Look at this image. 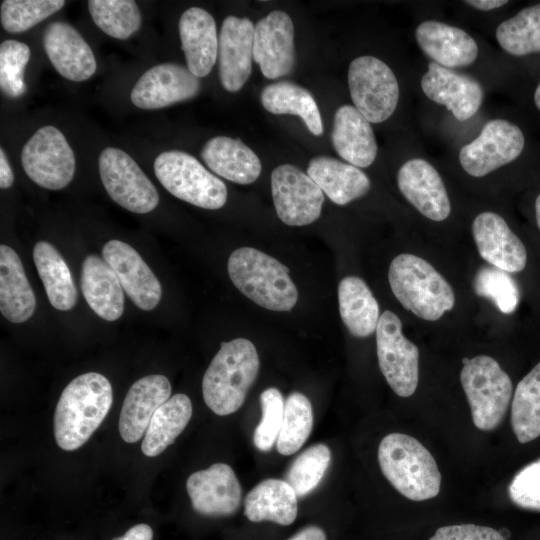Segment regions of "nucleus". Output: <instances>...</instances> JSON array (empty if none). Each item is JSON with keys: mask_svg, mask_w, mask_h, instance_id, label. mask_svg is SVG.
Returning a JSON list of instances; mask_svg holds the SVG:
<instances>
[{"mask_svg": "<svg viewBox=\"0 0 540 540\" xmlns=\"http://www.w3.org/2000/svg\"><path fill=\"white\" fill-rule=\"evenodd\" d=\"M186 489L193 509L204 516H229L240 506L242 489L233 469L224 463L192 473Z\"/></svg>", "mask_w": 540, "mask_h": 540, "instance_id": "obj_16", "label": "nucleus"}, {"mask_svg": "<svg viewBox=\"0 0 540 540\" xmlns=\"http://www.w3.org/2000/svg\"><path fill=\"white\" fill-rule=\"evenodd\" d=\"M65 5L63 0H5L1 3V25L9 33L24 32Z\"/></svg>", "mask_w": 540, "mask_h": 540, "instance_id": "obj_42", "label": "nucleus"}, {"mask_svg": "<svg viewBox=\"0 0 540 540\" xmlns=\"http://www.w3.org/2000/svg\"><path fill=\"white\" fill-rule=\"evenodd\" d=\"M43 47L56 71L68 80L85 81L96 72L97 63L92 49L67 22L48 24L43 34Z\"/></svg>", "mask_w": 540, "mask_h": 540, "instance_id": "obj_22", "label": "nucleus"}, {"mask_svg": "<svg viewBox=\"0 0 540 540\" xmlns=\"http://www.w3.org/2000/svg\"><path fill=\"white\" fill-rule=\"evenodd\" d=\"M201 83L187 67L165 62L148 69L131 90L132 103L141 109L155 110L194 98Z\"/></svg>", "mask_w": 540, "mask_h": 540, "instance_id": "obj_14", "label": "nucleus"}, {"mask_svg": "<svg viewBox=\"0 0 540 540\" xmlns=\"http://www.w3.org/2000/svg\"><path fill=\"white\" fill-rule=\"evenodd\" d=\"M228 274L236 288L259 306L290 311L298 290L289 269L272 256L252 247L234 250L228 259Z\"/></svg>", "mask_w": 540, "mask_h": 540, "instance_id": "obj_4", "label": "nucleus"}, {"mask_svg": "<svg viewBox=\"0 0 540 540\" xmlns=\"http://www.w3.org/2000/svg\"><path fill=\"white\" fill-rule=\"evenodd\" d=\"M201 157L214 173L238 184L253 183L262 169L260 159L247 145L227 136L208 140Z\"/></svg>", "mask_w": 540, "mask_h": 540, "instance_id": "obj_28", "label": "nucleus"}, {"mask_svg": "<svg viewBox=\"0 0 540 540\" xmlns=\"http://www.w3.org/2000/svg\"><path fill=\"white\" fill-rule=\"evenodd\" d=\"M332 144L338 155L356 167L370 166L377 156V143L370 122L351 105L334 115Z\"/></svg>", "mask_w": 540, "mask_h": 540, "instance_id": "obj_26", "label": "nucleus"}, {"mask_svg": "<svg viewBox=\"0 0 540 540\" xmlns=\"http://www.w3.org/2000/svg\"><path fill=\"white\" fill-rule=\"evenodd\" d=\"M535 216H536L537 225L540 229V194L538 195L535 201Z\"/></svg>", "mask_w": 540, "mask_h": 540, "instance_id": "obj_51", "label": "nucleus"}, {"mask_svg": "<svg viewBox=\"0 0 540 540\" xmlns=\"http://www.w3.org/2000/svg\"><path fill=\"white\" fill-rule=\"evenodd\" d=\"M113 401L109 380L88 372L74 378L62 391L54 413V436L65 451L84 445L108 414Z\"/></svg>", "mask_w": 540, "mask_h": 540, "instance_id": "obj_1", "label": "nucleus"}, {"mask_svg": "<svg viewBox=\"0 0 540 540\" xmlns=\"http://www.w3.org/2000/svg\"><path fill=\"white\" fill-rule=\"evenodd\" d=\"M388 279L402 306L421 319L438 320L454 306L450 284L430 263L416 255L396 256L389 266Z\"/></svg>", "mask_w": 540, "mask_h": 540, "instance_id": "obj_5", "label": "nucleus"}, {"mask_svg": "<svg viewBox=\"0 0 540 540\" xmlns=\"http://www.w3.org/2000/svg\"><path fill=\"white\" fill-rule=\"evenodd\" d=\"M262 418L253 434L257 449L269 451L279 435L284 415V399L274 387L265 389L260 395Z\"/></svg>", "mask_w": 540, "mask_h": 540, "instance_id": "obj_44", "label": "nucleus"}, {"mask_svg": "<svg viewBox=\"0 0 540 540\" xmlns=\"http://www.w3.org/2000/svg\"><path fill=\"white\" fill-rule=\"evenodd\" d=\"M154 172L167 191L192 205L216 210L227 201L225 183L184 151L160 153L154 161Z\"/></svg>", "mask_w": 540, "mask_h": 540, "instance_id": "obj_7", "label": "nucleus"}, {"mask_svg": "<svg viewBox=\"0 0 540 540\" xmlns=\"http://www.w3.org/2000/svg\"><path fill=\"white\" fill-rule=\"evenodd\" d=\"M259 366L257 350L248 339L222 342L203 376L206 405L220 416L236 412L243 405Z\"/></svg>", "mask_w": 540, "mask_h": 540, "instance_id": "obj_2", "label": "nucleus"}, {"mask_svg": "<svg viewBox=\"0 0 540 540\" xmlns=\"http://www.w3.org/2000/svg\"><path fill=\"white\" fill-rule=\"evenodd\" d=\"M377 357L380 370L391 389L401 397L411 396L418 385L419 350L402 333V323L386 310L376 328Z\"/></svg>", "mask_w": 540, "mask_h": 540, "instance_id": "obj_11", "label": "nucleus"}, {"mask_svg": "<svg viewBox=\"0 0 540 540\" xmlns=\"http://www.w3.org/2000/svg\"><path fill=\"white\" fill-rule=\"evenodd\" d=\"M331 461L327 445L318 443L302 451L290 464L285 481L297 497H304L320 483Z\"/></svg>", "mask_w": 540, "mask_h": 540, "instance_id": "obj_40", "label": "nucleus"}, {"mask_svg": "<svg viewBox=\"0 0 540 540\" xmlns=\"http://www.w3.org/2000/svg\"><path fill=\"white\" fill-rule=\"evenodd\" d=\"M378 461L386 479L406 498L423 501L438 495L440 471L417 439L402 433L386 435L378 448Z\"/></svg>", "mask_w": 540, "mask_h": 540, "instance_id": "obj_3", "label": "nucleus"}, {"mask_svg": "<svg viewBox=\"0 0 540 540\" xmlns=\"http://www.w3.org/2000/svg\"><path fill=\"white\" fill-rule=\"evenodd\" d=\"M271 190L276 213L285 224L305 226L319 218L323 191L298 167L277 166L271 174Z\"/></svg>", "mask_w": 540, "mask_h": 540, "instance_id": "obj_13", "label": "nucleus"}, {"mask_svg": "<svg viewBox=\"0 0 540 540\" xmlns=\"http://www.w3.org/2000/svg\"><path fill=\"white\" fill-rule=\"evenodd\" d=\"M511 425L520 443L540 436V362L517 384L511 405Z\"/></svg>", "mask_w": 540, "mask_h": 540, "instance_id": "obj_36", "label": "nucleus"}, {"mask_svg": "<svg viewBox=\"0 0 540 540\" xmlns=\"http://www.w3.org/2000/svg\"><path fill=\"white\" fill-rule=\"evenodd\" d=\"M260 99L268 112L299 116L312 134L323 133L317 103L305 88L289 81L272 83L263 88Z\"/></svg>", "mask_w": 540, "mask_h": 540, "instance_id": "obj_35", "label": "nucleus"}, {"mask_svg": "<svg viewBox=\"0 0 540 540\" xmlns=\"http://www.w3.org/2000/svg\"><path fill=\"white\" fill-rule=\"evenodd\" d=\"M472 234L480 256L509 273L522 271L527 263V251L497 213L482 212L472 223Z\"/></svg>", "mask_w": 540, "mask_h": 540, "instance_id": "obj_21", "label": "nucleus"}, {"mask_svg": "<svg viewBox=\"0 0 540 540\" xmlns=\"http://www.w3.org/2000/svg\"><path fill=\"white\" fill-rule=\"evenodd\" d=\"M525 145L521 129L505 119L485 123L479 136L459 152L462 168L473 177H483L514 161Z\"/></svg>", "mask_w": 540, "mask_h": 540, "instance_id": "obj_12", "label": "nucleus"}, {"mask_svg": "<svg viewBox=\"0 0 540 540\" xmlns=\"http://www.w3.org/2000/svg\"><path fill=\"white\" fill-rule=\"evenodd\" d=\"M14 182L13 171L10 167L7 156L4 149H0V187L1 189H7L12 186Z\"/></svg>", "mask_w": 540, "mask_h": 540, "instance_id": "obj_48", "label": "nucleus"}, {"mask_svg": "<svg viewBox=\"0 0 540 540\" xmlns=\"http://www.w3.org/2000/svg\"><path fill=\"white\" fill-rule=\"evenodd\" d=\"M460 381L474 425L482 431L498 427L511 401L513 387L509 375L495 359L479 355L463 366Z\"/></svg>", "mask_w": 540, "mask_h": 540, "instance_id": "obj_6", "label": "nucleus"}, {"mask_svg": "<svg viewBox=\"0 0 540 540\" xmlns=\"http://www.w3.org/2000/svg\"><path fill=\"white\" fill-rule=\"evenodd\" d=\"M298 512L297 495L281 479H265L254 486L244 500V514L251 522L271 521L292 524Z\"/></svg>", "mask_w": 540, "mask_h": 540, "instance_id": "obj_31", "label": "nucleus"}, {"mask_svg": "<svg viewBox=\"0 0 540 540\" xmlns=\"http://www.w3.org/2000/svg\"><path fill=\"white\" fill-rule=\"evenodd\" d=\"M102 256L138 308L150 311L159 304L162 295L161 284L132 246L113 239L103 246Z\"/></svg>", "mask_w": 540, "mask_h": 540, "instance_id": "obj_17", "label": "nucleus"}, {"mask_svg": "<svg viewBox=\"0 0 540 540\" xmlns=\"http://www.w3.org/2000/svg\"><path fill=\"white\" fill-rule=\"evenodd\" d=\"M30 59L27 44L9 39L0 45V87L2 92L16 98L26 91L24 70Z\"/></svg>", "mask_w": 540, "mask_h": 540, "instance_id": "obj_43", "label": "nucleus"}, {"mask_svg": "<svg viewBox=\"0 0 540 540\" xmlns=\"http://www.w3.org/2000/svg\"><path fill=\"white\" fill-rule=\"evenodd\" d=\"M473 288L478 296L491 300L505 314L513 313L519 303L517 283L509 272L495 266L484 265L477 271Z\"/></svg>", "mask_w": 540, "mask_h": 540, "instance_id": "obj_41", "label": "nucleus"}, {"mask_svg": "<svg viewBox=\"0 0 540 540\" xmlns=\"http://www.w3.org/2000/svg\"><path fill=\"white\" fill-rule=\"evenodd\" d=\"M429 540H505V538L491 527L462 524L440 527Z\"/></svg>", "mask_w": 540, "mask_h": 540, "instance_id": "obj_46", "label": "nucleus"}, {"mask_svg": "<svg viewBox=\"0 0 540 540\" xmlns=\"http://www.w3.org/2000/svg\"><path fill=\"white\" fill-rule=\"evenodd\" d=\"M534 102L536 107L540 110V83L538 84L534 93Z\"/></svg>", "mask_w": 540, "mask_h": 540, "instance_id": "obj_52", "label": "nucleus"}, {"mask_svg": "<svg viewBox=\"0 0 540 540\" xmlns=\"http://www.w3.org/2000/svg\"><path fill=\"white\" fill-rule=\"evenodd\" d=\"M98 168L106 192L121 207L139 214L157 207L159 195L156 187L123 150L105 148L99 156Z\"/></svg>", "mask_w": 540, "mask_h": 540, "instance_id": "obj_10", "label": "nucleus"}, {"mask_svg": "<svg viewBox=\"0 0 540 540\" xmlns=\"http://www.w3.org/2000/svg\"><path fill=\"white\" fill-rule=\"evenodd\" d=\"M153 530L147 524H137L129 528L127 532L113 540H152Z\"/></svg>", "mask_w": 540, "mask_h": 540, "instance_id": "obj_47", "label": "nucleus"}, {"mask_svg": "<svg viewBox=\"0 0 540 540\" xmlns=\"http://www.w3.org/2000/svg\"><path fill=\"white\" fill-rule=\"evenodd\" d=\"M178 28L187 68L198 78L208 75L218 58L214 18L202 8L191 7L181 15Z\"/></svg>", "mask_w": 540, "mask_h": 540, "instance_id": "obj_25", "label": "nucleus"}, {"mask_svg": "<svg viewBox=\"0 0 540 540\" xmlns=\"http://www.w3.org/2000/svg\"><path fill=\"white\" fill-rule=\"evenodd\" d=\"M81 290L90 308L102 319L115 321L124 312L122 285L109 264L89 254L82 262Z\"/></svg>", "mask_w": 540, "mask_h": 540, "instance_id": "obj_27", "label": "nucleus"}, {"mask_svg": "<svg viewBox=\"0 0 540 540\" xmlns=\"http://www.w3.org/2000/svg\"><path fill=\"white\" fill-rule=\"evenodd\" d=\"M509 496L521 508L540 510V459L514 476L509 485Z\"/></svg>", "mask_w": 540, "mask_h": 540, "instance_id": "obj_45", "label": "nucleus"}, {"mask_svg": "<svg viewBox=\"0 0 540 540\" xmlns=\"http://www.w3.org/2000/svg\"><path fill=\"white\" fill-rule=\"evenodd\" d=\"M421 88L431 101L444 105L458 121L475 115L484 96L476 79L435 62L428 64V70L421 79Z\"/></svg>", "mask_w": 540, "mask_h": 540, "instance_id": "obj_18", "label": "nucleus"}, {"mask_svg": "<svg viewBox=\"0 0 540 540\" xmlns=\"http://www.w3.org/2000/svg\"><path fill=\"white\" fill-rule=\"evenodd\" d=\"M501 48L514 56L540 52V3L520 10L496 29Z\"/></svg>", "mask_w": 540, "mask_h": 540, "instance_id": "obj_37", "label": "nucleus"}, {"mask_svg": "<svg viewBox=\"0 0 540 540\" xmlns=\"http://www.w3.org/2000/svg\"><path fill=\"white\" fill-rule=\"evenodd\" d=\"M87 3L94 23L112 38L127 39L141 26V13L135 1L89 0Z\"/></svg>", "mask_w": 540, "mask_h": 540, "instance_id": "obj_39", "label": "nucleus"}, {"mask_svg": "<svg viewBox=\"0 0 540 540\" xmlns=\"http://www.w3.org/2000/svg\"><path fill=\"white\" fill-rule=\"evenodd\" d=\"M307 174L338 205L358 199L370 189L368 176L358 167L328 156L312 158Z\"/></svg>", "mask_w": 540, "mask_h": 540, "instance_id": "obj_30", "label": "nucleus"}, {"mask_svg": "<svg viewBox=\"0 0 540 540\" xmlns=\"http://www.w3.org/2000/svg\"><path fill=\"white\" fill-rule=\"evenodd\" d=\"M312 427L310 400L302 393H291L284 404L283 422L276 440L277 451L285 456L296 453L309 437Z\"/></svg>", "mask_w": 540, "mask_h": 540, "instance_id": "obj_38", "label": "nucleus"}, {"mask_svg": "<svg viewBox=\"0 0 540 540\" xmlns=\"http://www.w3.org/2000/svg\"><path fill=\"white\" fill-rule=\"evenodd\" d=\"M348 85L354 107L370 123H381L394 113L399 85L391 68L382 60L369 55L352 60Z\"/></svg>", "mask_w": 540, "mask_h": 540, "instance_id": "obj_8", "label": "nucleus"}, {"mask_svg": "<svg viewBox=\"0 0 540 540\" xmlns=\"http://www.w3.org/2000/svg\"><path fill=\"white\" fill-rule=\"evenodd\" d=\"M253 58L268 79L289 75L295 63L294 26L280 10L258 20L254 29Z\"/></svg>", "mask_w": 540, "mask_h": 540, "instance_id": "obj_15", "label": "nucleus"}, {"mask_svg": "<svg viewBox=\"0 0 540 540\" xmlns=\"http://www.w3.org/2000/svg\"><path fill=\"white\" fill-rule=\"evenodd\" d=\"M397 184L402 195L422 215L445 220L451 211L450 200L438 171L422 158L406 161L398 170Z\"/></svg>", "mask_w": 540, "mask_h": 540, "instance_id": "obj_20", "label": "nucleus"}, {"mask_svg": "<svg viewBox=\"0 0 540 540\" xmlns=\"http://www.w3.org/2000/svg\"><path fill=\"white\" fill-rule=\"evenodd\" d=\"M21 163L26 175L49 190L65 188L73 179L75 156L63 133L52 125L39 128L25 143Z\"/></svg>", "mask_w": 540, "mask_h": 540, "instance_id": "obj_9", "label": "nucleus"}, {"mask_svg": "<svg viewBox=\"0 0 540 540\" xmlns=\"http://www.w3.org/2000/svg\"><path fill=\"white\" fill-rule=\"evenodd\" d=\"M36 308V297L17 253L0 246V311L12 323L28 320Z\"/></svg>", "mask_w": 540, "mask_h": 540, "instance_id": "obj_29", "label": "nucleus"}, {"mask_svg": "<svg viewBox=\"0 0 540 540\" xmlns=\"http://www.w3.org/2000/svg\"><path fill=\"white\" fill-rule=\"evenodd\" d=\"M192 415L190 398L182 393L170 397L153 414L141 444L148 457L161 454L187 426Z\"/></svg>", "mask_w": 540, "mask_h": 540, "instance_id": "obj_34", "label": "nucleus"}, {"mask_svg": "<svg viewBox=\"0 0 540 540\" xmlns=\"http://www.w3.org/2000/svg\"><path fill=\"white\" fill-rule=\"evenodd\" d=\"M171 395L167 377L152 374L137 380L128 390L119 417V433L127 443L139 441L156 410Z\"/></svg>", "mask_w": 540, "mask_h": 540, "instance_id": "obj_23", "label": "nucleus"}, {"mask_svg": "<svg viewBox=\"0 0 540 540\" xmlns=\"http://www.w3.org/2000/svg\"><path fill=\"white\" fill-rule=\"evenodd\" d=\"M33 259L50 304L57 310H71L78 298L69 267L59 251L47 241L33 248Z\"/></svg>", "mask_w": 540, "mask_h": 540, "instance_id": "obj_33", "label": "nucleus"}, {"mask_svg": "<svg viewBox=\"0 0 540 540\" xmlns=\"http://www.w3.org/2000/svg\"><path fill=\"white\" fill-rule=\"evenodd\" d=\"M339 312L351 335L364 338L376 331L379 305L364 280L343 278L338 286Z\"/></svg>", "mask_w": 540, "mask_h": 540, "instance_id": "obj_32", "label": "nucleus"}, {"mask_svg": "<svg viewBox=\"0 0 540 540\" xmlns=\"http://www.w3.org/2000/svg\"><path fill=\"white\" fill-rule=\"evenodd\" d=\"M253 23L248 18L227 16L218 43L219 79L225 90L239 91L252 71Z\"/></svg>", "mask_w": 540, "mask_h": 540, "instance_id": "obj_19", "label": "nucleus"}, {"mask_svg": "<svg viewBox=\"0 0 540 540\" xmlns=\"http://www.w3.org/2000/svg\"><path fill=\"white\" fill-rule=\"evenodd\" d=\"M415 38L421 50L445 68L469 66L478 56L477 43L467 32L440 21L421 22Z\"/></svg>", "mask_w": 540, "mask_h": 540, "instance_id": "obj_24", "label": "nucleus"}, {"mask_svg": "<svg viewBox=\"0 0 540 540\" xmlns=\"http://www.w3.org/2000/svg\"><path fill=\"white\" fill-rule=\"evenodd\" d=\"M464 3L474 7L475 9L482 11H490L502 7L507 4L508 1L504 0H468Z\"/></svg>", "mask_w": 540, "mask_h": 540, "instance_id": "obj_50", "label": "nucleus"}, {"mask_svg": "<svg viewBox=\"0 0 540 540\" xmlns=\"http://www.w3.org/2000/svg\"><path fill=\"white\" fill-rule=\"evenodd\" d=\"M287 540H327L322 528L310 525L302 528Z\"/></svg>", "mask_w": 540, "mask_h": 540, "instance_id": "obj_49", "label": "nucleus"}]
</instances>
